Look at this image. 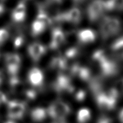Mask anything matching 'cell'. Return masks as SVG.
I'll list each match as a JSON object with an SVG mask.
<instances>
[{
    "instance_id": "1",
    "label": "cell",
    "mask_w": 123,
    "mask_h": 123,
    "mask_svg": "<svg viewBox=\"0 0 123 123\" xmlns=\"http://www.w3.org/2000/svg\"><path fill=\"white\" fill-rule=\"evenodd\" d=\"M47 114L55 120H64L71 112L69 106L62 101L53 102L47 108Z\"/></svg>"
},
{
    "instance_id": "2",
    "label": "cell",
    "mask_w": 123,
    "mask_h": 123,
    "mask_svg": "<svg viewBox=\"0 0 123 123\" xmlns=\"http://www.w3.org/2000/svg\"><path fill=\"white\" fill-rule=\"evenodd\" d=\"M82 18L81 10L78 7H74L65 12L59 13L53 18L56 22H67L73 24H78Z\"/></svg>"
},
{
    "instance_id": "3",
    "label": "cell",
    "mask_w": 123,
    "mask_h": 123,
    "mask_svg": "<svg viewBox=\"0 0 123 123\" xmlns=\"http://www.w3.org/2000/svg\"><path fill=\"white\" fill-rule=\"evenodd\" d=\"M104 12V0H93L89 4L86 8L87 16L92 23L99 20Z\"/></svg>"
},
{
    "instance_id": "4",
    "label": "cell",
    "mask_w": 123,
    "mask_h": 123,
    "mask_svg": "<svg viewBox=\"0 0 123 123\" xmlns=\"http://www.w3.org/2000/svg\"><path fill=\"white\" fill-rule=\"evenodd\" d=\"M7 117L11 120L22 118L26 110V104L18 100L7 102Z\"/></svg>"
},
{
    "instance_id": "5",
    "label": "cell",
    "mask_w": 123,
    "mask_h": 123,
    "mask_svg": "<svg viewBox=\"0 0 123 123\" xmlns=\"http://www.w3.org/2000/svg\"><path fill=\"white\" fill-rule=\"evenodd\" d=\"M53 88L59 93L67 92L72 93L75 88L68 76L63 74H59L53 83Z\"/></svg>"
},
{
    "instance_id": "6",
    "label": "cell",
    "mask_w": 123,
    "mask_h": 123,
    "mask_svg": "<svg viewBox=\"0 0 123 123\" xmlns=\"http://www.w3.org/2000/svg\"><path fill=\"white\" fill-rule=\"evenodd\" d=\"M5 63L7 72L11 76H16L21 66V58L17 54H7L5 55Z\"/></svg>"
},
{
    "instance_id": "7",
    "label": "cell",
    "mask_w": 123,
    "mask_h": 123,
    "mask_svg": "<svg viewBox=\"0 0 123 123\" xmlns=\"http://www.w3.org/2000/svg\"><path fill=\"white\" fill-rule=\"evenodd\" d=\"M95 101L98 107L102 110H112L115 107L117 100L111 98L106 94V92L101 91L95 95Z\"/></svg>"
},
{
    "instance_id": "8",
    "label": "cell",
    "mask_w": 123,
    "mask_h": 123,
    "mask_svg": "<svg viewBox=\"0 0 123 123\" xmlns=\"http://www.w3.org/2000/svg\"><path fill=\"white\" fill-rule=\"evenodd\" d=\"M70 72L72 76L77 77L83 81L90 82L92 79L90 70L88 67L81 66L79 64H74L71 67Z\"/></svg>"
},
{
    "instance_id": "9",
    "label": "cell",
    "mask_w": 123,
    "mask_h": 123,
    "mask_svg": "<svg viewBox=\"0 0 123 123\" xmlns=\"http://www.w3.org/2000/svg\"><path fill=\"white\" fill-rule=\"evenodd\" d=\"M27 14V6L24 1H20L13 8L11 18L14 22L20 23L25 20Z\"/></svg>"
},
{
    "instance_id": "10",
    "label": "cell",
    "mask_w": 123,
    "mask_h": 123,
    "mask_svg": "<svg viewBox=\"0 0 123 123\" xmlns=\"http://www.w3.org/2000/svg\"><path fill=\"white\" fill-rule=\"evenodd\" d=\"M27 50L31 60L34 62H37L46 53V48L43 44L35 42L28 46Z\"/></svg>"
},
{
    "instance_id": "11",
    "label": "cell",
    "mask_w": 123,
    "mask_h": 123,
    "mask_svg": "<svg viewBox=\"0 0 123 123\" xmlns=\"http://www.w3.org/2000/svg\"><path fill=\"white\" fill-rule=\"evenodd\" d=\"M65 41V34L60 28H54L51 32V40L49 48L52 50L58 49Z\"/></svg>"
},
{
    "instance_id": "12",
    "label": "cell",
    "mask_w": 123,
    "mask_h": 123,
    "mask_svg": "<svg viewBox=\"0 0 123 123\" xmlns=\"http://www.w3.org/2000/svg\"><path fill=\"white\" fill-rule=\"evenodd\" d=\"M27 78L29 83L34 87L41 86L44 80L43 72L37 67H33L29 70Z\"/></svg>"
},
{
    "instance_id": "13",
    "label": "cell",
    "mask_w": 123,
    "mask_h": 123,
    "mask_svg": "<svg viewBox=\"0 0 123 123\" xmlns=\"http://www.w3.org/2000/svg\"><path fill=\"white\" fill-rule=\"evenodd\" d=\"M77 36L78 40L83 44L92 43L96 38V34L95 31L89 28L80 30L77 32Z\"/></svg>"
},
{
    "instance_id": "14",
    "label": "cell",
    "mask_w": 123,
    "mask_h": 123,
    "mask_svg": "<svg viewBox=\"0 0 123 123\" xmlns=\"http://www.w3.org/2000/svg\"><path fill=\"white\" fill-rule=\"evenodd\" d=\"M103 18L108 25L112 36H115L121 31V24L118 18L112 16H104Z\"/></svg>"
},
{
    "instance_id": "15",
    "label": "cell",
    "mask_w": 123,
    "mask_h": 123,
    "mask_svg": "<svg viewBox=\"0 0 123 123\" xmlns=\"http://www.w3.org/2000/svg\"><path fill=\"white\" fill-rule=\"evenodd\" d=\"M68 67V62L63 56H55L51 61L49 67L51 70L57 71H63Z\"/></svg>"
},
{
    "instance_id": "16",
    "label": "cell",
    "mask_w": 123,
    "mask_h": 123,
    "mask_svg": "<svg viewBox=\"0 0 123 123\" xmlns=\"http://www.w3.org/2000/svg\"><path fill=\"white\" fill-rule=\"evenodd\" d=\"M47 109L43 108H35L31 111L30 116L33 121L36 123H39L43 121L47 118Z\"/></svg>"
},
{
    "instance_id": "17",
    "label": "cell",
    "mask_w": 123,
    "mask_h": 123,
    "mask_svg": "<svg viewBox=\"0 0 123 123\" xmlns=\"http://www.w3.org/2000/svg\"><path fill=\"white\" fill-rule=\"evenodd\" d=\"M104 7L105 12L123 10V0H104Z\"/></svg>"
},
{
    "instance_id": "18",
    "label": "cell",
    "mask_w": 123,
    "mask_h": 123,
    "mask_svg": "<svg viewBox=\"0 0 123 123\" xmlns=\"http://www.w3.org/2000/svg\"><path fill=\"white\" fill-rule=\"evenodd\" d=\"M112 52L118 58L123 60V37L115 41L111 46Z\"/></svg>"
},
{
    "instance_id": "19",
    "label": "cell",
    "mask_w": 123,
    "mask_h": 123,
    "mask_svg": "<svg viewBox=\"0 0 123 123\" xmlns=\"http://www.w3.org/2000/svg\"><path fill=\"white\" fill-rule=\"evenodd\" d=\"M47 26L41 22L34 19L31 24V35L34 37H37L43 33Z\"/></svg>"
},
{
    "instance_id": "20",
    "label": "cell",
    "mask_w": 123,
    "mask_h": 123,
    "mask_svg": "<svg viewBox=\"0 0 123 123\" xmlns=\"http://www.w3.org/2000/svg\"><path fill=\"white\" fill-rule=\"evenodd\" d=\"M91 118L90 111L88 108H82L77 114V120L78 123H88Z\"/></svg>"
},
{
    "instance_id": "21",
    "label": "cell",
    "mask_w": 123,
    "mask_h": 123,
    "mask_svg": "<svg viewBox=\"0 0 123 123\" xmlns=\"http://www.w3.org/2000/svg\"><path fill=\"white\" fill-rule=\"evenodd\" d=\"M100 32L101 38H102V40H104L108 39L109 38L113 36L108 25H107L103 18H102L101 22H100Z\"/></svg>"
},
{
    "instance_id": "22",
    "label": "cell",
    "mask_w": 123,
    "mask_h": 123,
    "mask_svg": "<svg viewBox=\"0 0 123 123\" xmlns=\"http://www.w3.org/2000/svg\"><path fill=\"white\" fill-rule=\"evenodd\" d=\"M9 84L11 89L13 92H17L21 90L22 84L19 78H18L16 76H11L9 80Z\"/></svg>"
},
{
    "instance_id": "23",
    "label": "cell",
    "mask_w": 123,
    "mask_h": 123,
    "mask_svg": "<svg viewBox=\"0 0 123 123\" xmlns=\"http://www.w3.org/2000/svg\"><path fill=\"white\" fill-rule=\"evenodd\" d=\"M78 54V50L76 48H71L66 50L65 53V56H63L64 58L66 60V61H68L69 60H73Z\"/></svg>"
},
{
    "instance_id": "24",
    "label": "cell",
    "mask_w": 123,
    "mask_h": 123,
    "mask_svg": "<svg viewBox=\"0 0 123 123\" xmlns=\"http://www.w3.org/2000/svg\"><path fill=\"white\" fill-rule=\"evenodd\" d=\"M113 88L118 92L119 96L121 94H123V78L117 80Z\"/></svg>"
},
{
    "instance_id": "25",
    "label": "cell",
    "mask_w": 123,
    "mask_h": 123,
    "mask_svg": "<svg viewBox=\"0 0 123 123\" xmlns=\"http://www.w3.org/2000/svg\"><path fill=\"white\" fill-rule=\"evenodd\" d=\"M8 36L9 34L7 30L4 28H0V45H2L6 42L8 38Z\"/></svg>"
},
{
    "instance_id": "26",
    "label": "cell",
    "mask_w": 123,
    "mask_h": 123,
    "mask_svg": "<svg viewBox=\"0 0 123 123\" xmlns=\"http://www.w3.org/2000/svg\"><path fill=\"white\" fill-rule=\"evenodd\" d=\"M86 96V92L83 90H78L75 94V98L76 100L79 102H83L85 99Z\"/></svg>"
},
{
    "instance_id": "27",
    "label": "cell",
    "mask_w": 123,
    "mask_h": 123,
    "mask_svg": "<svg viewBox=\"0 0 123 123\" xmlns=\"http://www.w3.org/2000/svg\"><path fill=\"white\" fill-rule=\"evenodd\" d=\"M25 94V97L27 99L29 100H32L36 98L37 94H36V91L33 90H26L24 92Z\"/></svg>"
},
{
    "instance_id": "28",
    "label": "cell",
    "mask_w": 123,
    "mask_h": 123,
    "mask_svg": "<svg viewBox=\"0 0 123 123\" xmlns=\"http://www.w3.org/2000/svg\"><path fill=\"white\" fill-rule=\"evenodd\" d=\"M24 39L22 36H19L16 37L14 40V42H13L14 48L18 49V48H20L22 45L23 43H24Z\"/></svg>"
},
{
    "instance_id": "29",
    "label": "cell",
    "mask_w": 123,
    "mask_h": 123,
    "mask_svg": "<svg viewBox=\"0 0 123 123\" xmlns=\"http://www.w3.org/2000/svg\"><path fill=\"white\" fill-rule=\"evenodd\" d=\"M96 123H112V120L107 117H102L98 120Z\"/></svg>"
},
{
    "instance_id": "30",
    "label": "cell",
    "mask_w": 123,
    "mask_h": 123,
    "mask_svg": "<svg viewBox=\"0 0 123 123\" xmlns=\"http://www.w3.org/2000/svg\"><path fill=\"white\" fill-rule=\"evenodd\" d=\"M6 102H7V97L5 94L0 91V105Z\"/></svg>"
},
{
    "instance_id": "31",
    "label": "cell",
    "mask_w": 123,
    "mask_h": 123,
    "mask_svg": "<svg viewBox=\"0 0 123 123\" xmlns=\"http://www.w3.org/2000/svg\"><path fill=\"white\" fill-rule=\"evenodd\" d=\"M51 4H60L62 2L63 0H47Z\"/></svg>"
},
{
    "instance_id": "32",
    "label": "cell",
    "mask_w": 123,
    "mask_h": 123,
    "mask_svg": "<svg viewBox=\"0 0 123 123\" xmlns=\"http://www.w3.org/2000/svg\"><path fill=\"white\" fill-rule=\"evenodd\" d=\"M5 12V7L2 3H0V16L4 13Z\"/></svg>"
},
{
    "instance_id": "33",
    "label": "cell",
    "mask_w": 123,
    "mask_h": 123,
    "mask_svg": "<svg viewBox=\"0 0 123 123\" xmlns=\"http://www.w3.org/2000/svg\"><path fill=\"white\" fill-rule=\"evenodd\" d=\"M119 120L121 123H123V109L119 112Z\"/></svg>"
},
{
    "instance_id": "34",
    "label": "cell",
    "mask_w": 123,
    "mask_h": 123,
    "mask_svg": "<svg viewBox=\"0 0 123 123\" xmlns=\"http://www.w3.org/2000/svg\"><path fill=\"white\" fill-rule=\"evenodd\" d=\"M3 79H4V74L3 73H2V71L0 70V86L2 84V81H3Z\"/></svg>"
},
{
    "instance_id": "35",
    "label": "cell",
    "mask_w": 123,
    "mask_h": 123,
    "mask_svg": "<svg viewBox=\"0 0 123 123\" xmlns=\"http://www.w3.org/2000/svg\"><path fill=\"white\" fill-rule=\"evenodd\" d=\"M53 123H66L64 121V120H55Z\"/></svg>"
},
{
    "instance_id": "36",
    "label": "cell",
    "mask_w": 123,
    "mask_h": 123,
    "mask_svg": "<svg viewBox=\"0 0 123 123\" xmlns=\"http://www.w3.org/2000/svg\"><path fill=\"white\" fill-rule=\"evenodd\" d=\"M83 1L84 0H72V1L75 3H80V2H83Z\"/></svg>"
},
{
    "instance_id": "37",
    "label": "cell",
    "mask_w": 123,
    "mask_h": 123,
    "mask_svg": "<svg viewBox=\"0 0 123 123\" xmlns=\"http://www.w3.org/2000/svg\"><path fill=\"white\" fill-rule=\"evenodd\" d=\"M5 123H14L12 121H7V122H6Z\"/></svg>"
},
{
    "instance_id": "38",
    "label": "cell",
    "mask_w": 123,
    "mask_h": 123,
    "mask_svg": "<svg viewBox=\"0 0 123 123\" xmlns=\"http://www.w3.org/2000/svg\"></svg>"
}]
</instances>
